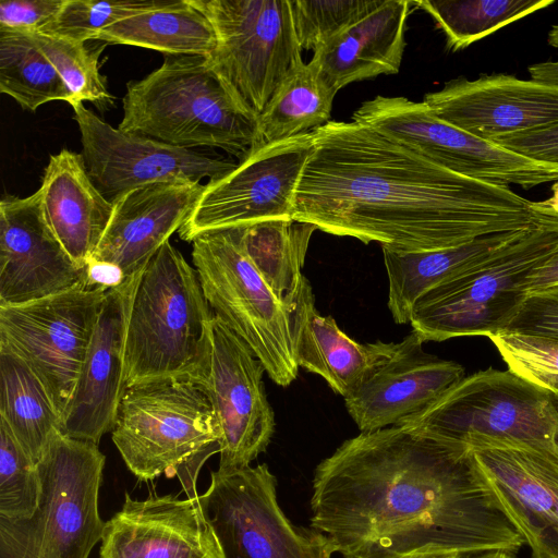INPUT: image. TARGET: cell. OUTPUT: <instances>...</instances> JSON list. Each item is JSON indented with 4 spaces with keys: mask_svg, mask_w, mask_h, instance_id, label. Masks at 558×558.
<instances>
[{
    "mask_svg": "<svg viewBox=\"0 0 558 558\" xmlns=\"http://www.w3.org/2000/svg\"><path fill=\"white\" fill-rule=\"evenodd\" d=\"M311 524L344 558L515 554L525 542L473 452L399 425L360 433L316 468Z\"/></svg>",
    "mask_w": 558,
    "mask_h": 558,
    "instance_id": "cell-1",
    "label": "cell"
},
{
    "mask_svg": "<svg viewBox=\"0 0 558 558\" xmlns=\"http://www.w3.org/2000/svg\"><path fill=\"white\" fill-rule=\"evenodd\" d=\"M292 218L398 251H432L537 226L509 186L451 172L357 122L312 131Z\"/></svg>",
    "mask_w": 558,
    "mask_h": 558,
    "instance_id": "cell-2",
    "label": "cell"
},
{
    "mask_svg": "<svg viewBox=\"0 0 558 558\" xmlns=\"http://www.w3.org/2000/svg\"><path fill=\"white\" fill-rule=\"evenodd\" d=\"M215 315L197 271L168 241L140 271L125 335V388L159 380L204 386Z\"/></svg>",
    "mask_w": 558,
    "mask_h": 558,
    "instance_id": "cell-3",
    "label": "cell"
},
{
    "mask_svg": "<svg viewBox=\"0 0 558 558\" xmlns=\"http://www.w3.org/2000/svg\"><path fill=\"white\" fill-rule=\"evenodd\" d=\"M118 129L190 149L219 148L242 160L257 138L247 109L206 57L169 56L126 84Z\"/></svg>",
    "mask_w": 558,
    "mask_h": 558,
    "instance_id": "cell-4",
    "label": "cell"
},
{
    "mask_svg": "<svg viewBox=\"0 0 558 558\" xmlns=\"http://www.w3.org/2000/svg\"><path fill=\"white\" fill-rule=\"evenodd\" d=\"M111 438L128 469L140 480L178 475L190 499L198 497L196 477L219 452L220 432L201 385L159 380L126 387Z\"/></svg>",
    "mask_w": 558,
    "mask_h": 558,
    "instance_id": "cell-5",
    "label": "cell"
},
{
    "mask_svg": "<svg viewBox=\"0 0 558 558\" xmlns=\"http://www.w3.org/2000/svg\"><path fill=\"white\" fill-rule=\"evenodd\" d=\"M399 426L469 449L525 447L558 461V399L508 371L464 376Z\"/></svg>",
    "mask_w": 558,
    "mask_h": 558,
    "instance_id": "cell-6",
    "label": "cell"
},
{
    "mask_svg": "<svg viewBox=\"0 0 558 558\" xmlns=\"http://www.w3.org/2000/svg\"><path fill=\"white\" fill-rule=\"evenodd\" d=\"M105 462L97 444L58 430L37 463L36 511L0 518V558H88L106 525L98 510Z\"/></svg>",
    "mask_w": 558,
    "mask_h": 558,
    "instance_id": "cell-7",
    "label": "cell"
},
{
    "mask_svg": "<svg viewBox=\"0 0 558 558\" xmlns=\"http://www.w3.org/2000/svg\"><path fill=\"white\" fill-rule=\"evenodd\" d=\"M536 214L537 226L519 240L418 300L413 331L426 342L506 329L527 296L521 280L558 250V220Z\"/></svg>",
    "mask_w": 558,
    "mask_h": 558,
    "instance_id": "cell-8",
    "label": "cell"
},
{
    "mask_svg": "<svg viewBox=\"0 0 558 558\" xmlns=\"http://www.w3.org/2000/svg\"><path fill=\"white\" fill-rule=\"evenodd\" d=\"M192 260L214 315L241 338L281 387L298 376L290 322L242 243V229L205 232L192 240Z\"/></svg>",
    "mask_w": 558,
    "mask_h": 558,
    "instance_id": "cell-9",
    "label": "cell"
},
{
    "mask_svg": "<svg viewBox=\"0 0 558 558\" xmlns=\"http://www.w3.org/2000/svg\"><path fill=\"white\" fill-rule=\"evenodd\" d=\"M197 504L219 558H331L336 553L327 536L288 520L267 464L214 471Z\"/></svg>",
    "mask_w": 558,
    "mask_h": 558,
    "instance_id": "cell-10",
    "label": "cell"
},
{
    "mask_svg": "<svg viewBox=\"0 0 558 558\" xmlns=\"http://www.w3.org/2000/svg\"><path fill=\"white\" fill-rule=\"evenodd\" d=\"M217 36L207 58L242 104L259 116L302 58L291 0H190Z\"/></svg>",
    "mask_w": 558,
    "mask_h": 558,
    "instance_id": "cell-11",
    "label": "cell"
},
{
    "mask_svg": "<svg viewBox=\"0 0 558 558\" xmlns=\"http://www.w3.org/2000/svg\"><path fill=\"white\" fill-rule=\"evenodd\" d=\"M352 119L470 179L524 190L558 181V166L531 160L453 126L424 101L377 96L363 102Z\"/></svg>",
    "mask_w": 558,
    "mask_h": 558,
    "instance_id": "cell-12",
    "label": "cell"
},
{
    "mask_svg": "<svg viewBox=\"0 0 558 558\" xmlns=\"http://www.w3.org/2000/svg\"><path fill=\"white\" fill-rule=\"evenodd\" d=\"M108 290L80 287L0 306V345L38 376L60 418L75 390Z\"/></svg>",
    "mask_w": 558,
    "mask_h": 558,
    "instance_id": "cell-13",
    "label": "cell"
},
{
    "mask_svg": "<svg viewBox=\"0 0 558 558\" xmlns=\"http://www.w3.org/2000/svg\"><path fill=\"white\" fill-rule=\"evenodd\" d=\"M306 132L251 151L226 175L205 184L186 222L178 231L192 242L205 232L271 218H292L295 193L313 150Z\"/></svg>",
    "mask_w": 558,
    "mask_h": 558,
    "instance_id": "cell-14",
    "label": "cell"
},
{
    "mask_svg": "<svg viewBox=\"0 0 558 558\" xmlns=\"http://www.w3.org/2000/svg\"><path fill=\"white\" fill-rule=\"evenodd\" d=\"M82 156L92 181L110 202L142 185L165 181L202 182L221 178L238 163L199 149L172 146L126 133L100 119L83 102L72 107Z\"/></svg>",
    "mask_w": 558,
    "mask_h": 558,
    "instance_id": "cell-15",
    "label": "cell"
},
{
    "mask_svg": "<svg viewBox=\"0 0 558 558\" xmlns=\"http://www.w3.org/2000/svg\"><path fill=\"white\" fill-rule=\"evenodd\" d=\"M266 372L247 344L216 316L210 374L202 386L220 432L218 469L250 465L275 433V413L263 381Z\"/></svg>",
    "mask_w": 558,
    "mask_h": 558,
    "instance_id": "cell-16",
    "label": "cell"
},
{
    "mask_svg": "<svg viewBox=\"0 0 558 558\" xmlns=\"http://www.w3.org/2000/svg\"><path fill=\"white\" fill-rule=\"evenodd\" d=\"M88 287L87 267L76 264L48 226L38 190L0 202V306L21 305Z\"/></svg>",
    "mask_w": 558,
    "mask_h": 558,
    "instance_id": "cell-17",
    "label": "cell"
},
{
    "mask_svg": "<svg viewBox=\"0 0 558 558\" xmlns=\"http://www.w3.org/2000/svg\"><path fill=\"white\" fill-rule=\"evenodd\" d=\"M423 101L441 120L484 140L558 123V86L508 74L453 78Z\"/></svg>",
    "mask_w": 558,
    "mask_h": 558,
    "instance_id": "cell-18",
    "label": "cell"
},
{
    "mask_svg": "<svg viewBox=\"0 0 558 558\" xmlns=\"http://www.w3.org/2000/svg\"><path fill=\"white\" fill-rule=\"evenodd\" d=\"M140 272L109 289L75 390L61 418L65 436L99 444L125 390V335Z\"/></svg>",
    "mask_w": 558,
    "mask_h": 558,
    "instance_id": "cell-19",
    "label": "cell"
},
{
    "mask_svg": "<svg viewBox=\"0 0 558 558\" xmlns=\"http://www.w3.org/2000/svg\"><path fill=\"white\" fill-rule=\"evenodd\" d=\"M399 351L343 398L361 433L398 425L426 409L464 377L463 367L423 350L425 342L412 330Z\"/></svg>",
    "mask_w": 558,
    "mask_h": 558,
    "instance_id": "cell-20",
    "label": "cell"
},
{
    "mask_svg": "<svg viewBox=\"0 0 558 558\" xmlns=\"http://www.w3.org/2000/svg\"><path fill=\"white\" fill-rule=\"evenodd\" d=\"M204 186L189 181L155 182L119 196L90 260L113 264L126 278L140 272L186 222Z\"/></svg>",
    "mask_w": 558,
    "mask_h": 558,
    "instance_id": "cell-21",
    "label": "cell"
},
{
    "mask_svg": "<svg viewBox=\"0 0 558 558\" xmlns=\"http://www.w3.org/2000/svg\"><path fill=\"white\" fill-rule=\"evenodd\" d=\"M100 558H219L197 499L134 500L106 522Z\"/></svg>",
    "mask_w": 558,
    "mask_h": 558,
    "instance_id": "cell-22",
    "label": "cell"
},
{
    "mask_svg": "<svg viewBox=\"0 0 558 558\" xmlns=\"http://www.w3.org/2000/svg\"><path fill=\"white\" fill-rule=\"evenodd\" d=\"M283 303L298 366L323 377L343 398L351 395L401 347V342L360 343L350 338L331 316L320 315L306 278L298 292Z\"/></svg>",
    "mask_w": 558,
    "mask_h": 558,
    "instance_id": "cell-23",
    "label": "cell"
},
{
    "mask_svg": "<svg viewBox=\"0 0 558 558\" xmlns=\"http://www.w3.org/2000/svg\"><path fill=\"white\" fill-rule=\"evenodd\" d=\"M472 452L483 481L517 530L532 529L558 542V461L507 445Z\"/></svg>",
    "mask_w": 558,
    "mask_h": 558,
    "instance_id": "cell-24",
    "label": "cell"
},
{
    "mask_svg": "<svg viewBox=\"0 0 558 558\" xmlns=\"http://www.w3.org/2000/svg\"><path fill=\"white\" fill-rule=\"evenodd\" d=\"M38 192L51 231L86 268L109 225L113 203L92 181L82 154L62 149L51 155Z\"/></svg>",
    "mask_w": 558,
    "mask_h": 558,
    "instance_id": "cell-25",
    "label": "cell"
},
{
    "mask_svg": "<svg viewBox=\"0 0 558 558\" xmlns=\"http://www.w3.org/2000/svg\"><path fill=\"white\" fill-rule=\"evenodd\" d=\"M413 1L379 4L314 51L312 60L336 93L352 82L398 73L405 48L407 20Z\"/></svg>",
    "mask_w": 558,
    "mask_h": 558,
    "instance_id": "cell-26",
    "label": "cell"
},
{
    "mask_svg": "<svg viewBox=\"0 0 558 558\" xmlns=\"http://www.w3.org/2000/svg\"><path fill=\"white\" fill-rule=\"evenodd\" d=\"M527 230L495 233L441 250L381 247L388 278V308L393 320L410 323L413 307L425 294L487 260Z\"/></svg>",
    "mask_w": 558,
    "mask_h": 558,
    "instance_id": "cell-27",
    "label": "cell"
},
{
    "mask_svg": "<svg viewBox=\"0 0 558 558\" xmlns=\"http://www.w3.org/2000/svg\"><path fill=\"white\" fill-rule=\"evenodd\" d=\"M96 39L174 57L208 58L217 46L213 24L190 0H172L163 8L120 21L99 32Z\"/></svg>",
    "mask_w": 558,
    "mask_h": 558,
    "instance_id": "cell-28",
    "label": "cell"
},
{
    "mask_svg": "<svg viewBox=\"0 0 558 558\" xmlns=\"http://www.w3.org/2000/svg\"><path fill=\"white\" fill-rule=\"evenodd\" d=\"M336 94L315 61L305 63L300 58L259 114L257 138L250 153L328 123Z\"/></svg>",
    "mask_w": 558,
    "mask_h": 558,
    "instance_id": "cell-29",
    "label": "cell"
},
{
    "mask_svg": "<svg viewBox=\"0 0 558 558\" xmlns=\"http://www.w3.org/2000/svg\"><path fill=\"white\" fill-rule=\"evenodd\" d=\"M0 420L35 463L61 428V418L41 380L4 345H0Z\"/></svg>",
    "mask_w": 558,
    "mask_h": 558,
    "instance_id": "cell-30",
    "label": "cell"
},
{
    "mask_svg": "<svg viewBox=\"0 0 558 558\" xmlns=\"http://www.w3.org/2000/svg\"><path fill=\"white\" fill-rule=\"evenodd\" d=\"M241 229L245 253L275 295L281 302L294 295L305 278L302 268L317 228L293 218H271Z\"/></svg>",
    "mask_w": 558,
    "mask_h": 558,
    "instance_id": "cell-31",
    "label": "cell"
},
{
    "mask_svg": "<svg viewBox=\"0 0 558 558\" xmlns=\"http://www.w3.org/2000/svg\"><path fill=\"white\" fill-rule=\"evenodd\" d=\"M0 92L35 112L52 100L72 105V95L28 33L0 29Z\"/></svg>",
    "mask_w": 558,
    "mask_h": 558,
    "instance_id": "cell-32",
    "label": "cell"
},
{
    "mask_svg": "<svg viewBox=\"0 0 558 558\" xmlns=\"http://www.w3.org/2000/svg\"><path fill=\"white\" fill-rule=\"evenodd\" d=\"M554 3V0L413 1L427 12L452 51L464 49L494 32Z\"/></svg>",
    "mask_w": 558,
    "mask_h": 558,
    "instance_id": "cell-33",
    "label": "cell"
},
{
    "mask_svg": "<svg viewBox=\"0 0 558 558\" xmlns=\"http://www.w3.org/2000/svg\"><path fill=\"white\" fill-rule=\"evenodd\" d=\"M28 34L66 85L73 99L71 107L83 101H90L99 109L112 105L106 78L99 72L102 48L92 50L85 43L43 33Z\"/></svg>",
    "mask_w": 558,
    "mask_h": 558,
    "instance_id": "cell-34",
    "label": "cell"
},
{
    "mask_svg": "<svg viewBox=\"0 0 558 558\" xmlns=\"http://www.w3.org/2000/svg\"><path fill=\"white\" fill-rule=\"evenodd\" d=\"M41 492L37 463L0 420V518H31Z\"/></svg>",
    "mask_w": 558,
    "mask_h": 558,
    "instance_id": "cell-35",
    "label": "cell"
},
{
    "mask_svg": "<svg viewBox=\"0 0 558 558\" xmlns=\"http://www.w3.org/2000/svg\"><path fill=\"white\" fill-rule=\"evenodd\" d=\"M172 0H65L56 20L41 33L86 43L125 19L157 10Z\"/></svg>",
    "mask_w": 558,
    "mask_h": 558,
    "instance_id": "cell-36",
    "label": "cell"
},
{
    "mask_svg": "<svg viewBox=\"0 0 558 558\" xmlns=\"http://www.w3.org/2000/svg\"><path fill=\"white\" fill-rule=\"evenodd\" d=\"M508 369L558 396V339L510 329L488 336Z\"/></svg>",
    "mask_w": 558,
    "mask_h": 558,
    "instance_id": "cell-37",
    "label": "cell"
},
{
    "mask_svg": "<svg viewBox=\"0 0 558 558\" xmlns=\"http://www.w3.org/2000/svg\"><path fill=\"white\" fill-rule=\"evenodd\" d=\"M380 0H291L301 49L317 50L379 4Z\"/></svg>",
    "mask_w": 558,
    "mask_h": 558,
    "instance_id": "cell-38",
    "label": "cell"
},
{
    "mask_svg": "<svg viewBox=\"0 0 558 558\" xmlns=\"http://www.w3.org/2000/svg\"><path fill=\"white\" fill-rule=\"evenodd\" d=\"M65 0H5L0 2V29L41 33L50 25Z\"/></svg>",
    "mask_w": 558,
    "mask_h": 558,
    "instance_id": "cell-39",
    "label": "cell"
},
{
    "mask_svg": "<svg viewBox=\"0 0 558 558\" xmlns=\"http://www.w3.org/2000/svg\"><path fill=\"white\" fill-rule=\"evenodd\" d=\"M506 329L558 339V286L527 294Z\"/></svg>",
    "mask_w": 558,
    "mask_h": 558,
    "instance_id": "cell-40",
    "label": "cell"
},
{
    "mask_svg": "<svg viewBox=\"0 0 558 558\" xmlns=\"http://www.w3.org/2000/svg\"><path fill=\"white\" fill-rule=\"evenodd\" d=\"M488 141L531 160L558 166V123L495 136Z\"/></svg>",
    "mask_w": 558,
    "mask_h": 558,
    "instance_id": "cell-41",
    "label": "cell"
},
{
    "mask_svg": "<svg viewBox=\"0 0 558 558\" xmlns=\"http://www.w3.org/2000/svg\"><path fill=\"white\" fill-rule=\"evenodd\" d=\"M557 286L558 250L548 256L543 263L531 269L520 282V289L526 294L543 291Z\"/></svg>",
    "mask_w": 558,
    "mask_h": 558,
    "instance_id": "cell-42",
    "label": "cell"
},
{
    "mask_svg": "<svg viewBox=\"0 0 558 558\" xmlns=\"http://www.w3.org/2000/svg\"><path fill=\"white\" fill-rule=\"evenodd\" d=\"M126 279L123 271L113 264L90 260L87 265L88 287L112 289L121 286Z\"/></svg>",
    "mask_w": 558,
    "mask_h": 558,
    "instance_id": "cell-43",
    "label": "cell"
},
{
    "mask_svg": "<svg viewBox=\"0 0 558 558\" xmlns=\"http://www.w3.org/2000/svg\"><path fill=\"white\" fill-rule=\"evenodd\" d=\"M519 532L531 549V558H558L557 541L532 529L524 527Z\"/></svg>",
    "mask_w": 558,
    "mask_h": 558,
    "instance_id": "cell-44",
    "label": "cell"
},
{
    "mask_svg": "<svg viewBox=\"0 0 558 558\" xmlns=\"http://www.w3.org/2000/svg\"><path fill=\"white\" fill-rule=\"evenodd\" d=\"M531 80L558 86V60L535 63L529 66Z\"/></svg>",
    "mask_w": 558,
    "mask_h": 558,
    "instance_id": "cell-45",
    "label": "cell"
},
{
    "mask_svg": "<svg viewBox=\"0 0 558 558\" xmlns=\"http://www.w3.org/2000/svg\"><path fill=\"white\" fill-rule=\"evenodd\" d=\"M553 195L541 202H533V209L537 213L558 215V181L551 186Z\"/></svg>",
    "mask_w": 558,
    "mask_h": 558,
    "instance_id": "cell-46",
    "label": "cell"
},
{
    "mask_svg": "<svg viewBox=\"0 0 558 558\" xmlns=\"http://www.w3.org/2000/svg\"><path fill=\"white\" fill-rule=\"evenodd\" d=\"M459 558H515L514 554L508 551H487L480 554L462 555Z\"/></svg>",
    "mask_w": 558,
    "mask_h": 558,
    "instance_id": "cell-47",
    "label": "cell"
},
{
    "mask_svg": "<svg viewBox=\"0 0 558 558\" xmlns=\"http://www.w3.org/2000/svg\"><path fill=\"white\" fill-rule=\"evenodd\" d=\"M548 44L558 50V25H554L548 33Z\"/></svg>",
    "mask_w": 558,
    "mask_h": 558,
    "instance_id": "cell-48",
    "label": "cell"
},
{
    "mask_svg": "<svg viewBox=\"0 0 558 558\" xmlns=\"http://www.w3.org/2000/svg\"><path fill=\"white\" fill-rule=\"evenodd\" d=\"M460 555H454V554H450V555H426V554H421V555H411V556H404V557H400V558H459Z\"/></svg>",
    "mask_w": 558,
    "mask_h": 558,
    "instance_id": "cell-49",
    "label": "cell"
},
{
    "mask_svg": "<svg viewBox=\"0 0 558 558\" xmlns=\"http://www.w3.org/2000/svg\"><path fill=\"white\" fill-rule=\"evenodd\" d=\"M551 215V214H550ZM558 218V215H555Z\"/></svg>",
    "mask_w": 558,
    "mask_h": 558,
    "instance_id": "cell-50",
    "label": "cell"
},
{
    "mask_svg": "<svg viewBox=\"0 0 558 558\" xmlns=\"http://www.w3.org/2000/svg\"><path fill=\"white\" fill-rule=\"evenodd\" d=\"M556 397H557V399H558V396H556Z\"/></svg>",
    "mask_w": 558,
    "mask_h": 558,
    "instance_id": "cell-51",
    "label": "cell"
}]
</instances>
